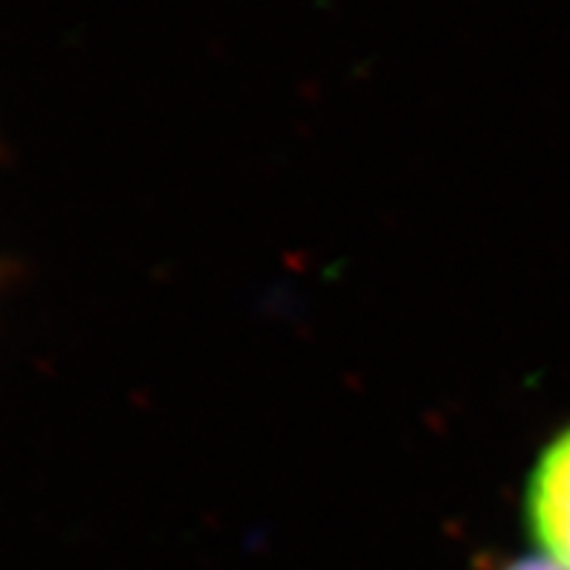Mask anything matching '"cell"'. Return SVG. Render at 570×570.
<instances>
[{"label": "cell", "instance_id": "1", "mask_svg": "<svg viewBox=\"0 0 570 570\" xmlns=\"http://www.w3.org/2000/svg\"><path fill=\"white\" fill-rule=\"evenodd\" d=\"M521 515L542 559L570 570V423L544 443L530 466Z\"/></svg>", "mask_w": 570, "mask_h": 570}, {"label": "cell", "instance_id": "2", "mask_svg": "<svg viewBox=\"0 0 570 570\" xmlns=\"http://www.w3.org/2000/svg\"><path fill=\"white\" fill-rule=\"evenodd\" d=\"M501 570H562V568H557V564H550L548 559L539 557V559H519V562H510Z\"/></svg>", "mask_w": 570, "mask_h": 570}, {"label": "cell", "instance_id": "3", "mask_svg": "<svg viewBox=\"0 0 570 570\" xmlns=\"http://www.w3.org/2000/svg\"><path fill=\"white\" fill-rule=\"evenodd\" d=\"M0 278H3V267H0Z\"/></svg>", "mask_w": 570, "mask_h": 570}]
</instances>
